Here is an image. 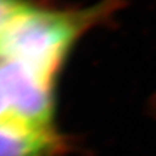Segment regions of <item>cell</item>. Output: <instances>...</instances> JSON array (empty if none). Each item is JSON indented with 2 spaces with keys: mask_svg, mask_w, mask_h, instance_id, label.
Segmentation results:
<instances>
[{
  "mask_svg": "<svg viewBox=\"0 0 156 156\" xmlns=\"http://www.w3.org/2000/svg\"><path fill=\"white\" fill-rule=\"evenodd\" d=\"M28 6L23 0H0V36Z\"/></svg>",
  "mask_w": 156,
  "mask_h": 156,
  "instance_id": "cell-4",
  "label": "cell"
},
{
  "mask_svg": "<svg viewBox=\"0 0 156 156\" xmlns=\"http://www.w3.org/2000/svg\"><path fill=\"white\" fill-rule=\"evenodd\" d=\"M58 140L48 128L19 119H0V156H53Z\"/></svg>",
  "mask_w": 156,
  "mask_h": 156,
  "instance_id": "cell-3",
  "label": "cell"
},
{
  "mask_svg": "<svg viewBox=\"0 0 156 156\" xmlns=\"http://www.w3.org/2000/svg\"><path fill=\"white\" fill-rule=\"evenodd\" d=\"M83 22L75 15L28 6L0 36V57L53 81Z\"/></svg>",
  "mask_w": 156,
  "mask_h": 156,
  "instance_id": "cell-1",
  "label": "cell"
},
{
  "mask_svg": "<svg viewBox=\"0 0 156 156\" xmlns=\"http://www.w3.org/2000/svg\"><path fill=\"white\" fill-rule=\"evenodd\" d=\"M8 117H10V111H9V105L4 91V86L2 83V77H0V119L8 118Z\"/></svg>",
  "mask_w": 156,
  "mask_h": 156,
  "instance_id": "cell-5",
  "label": "cell"
},
{
  "mask_svg": "<svg viewBox=\"0 0 156 156\" xmlns=\"http://www.w3.org/2000/svg\"><path fill=\"white\" fill-rule=\"evenodd\" d=\"M0 77L11 118L48 128L53 113V81L12 60H3L0 64Z\"/></svg>",
  "mask_w": 156,
  "mask_h": 156,
  "instance_id": "cell-2",
  "label": "cell"
}]
</instances>
